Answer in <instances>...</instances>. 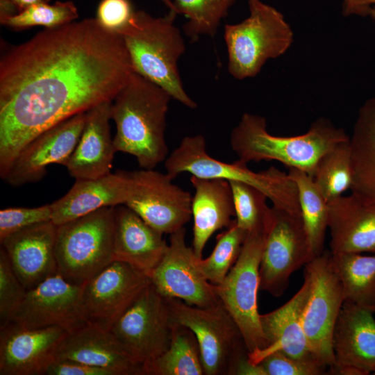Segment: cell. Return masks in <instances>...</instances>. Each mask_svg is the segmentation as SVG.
Returning a JSON list of instances; mask_svg holds the SVG:
<instances>
[{
    "instance_id": "obj_15",
    "label": "cell",
    "mask_w": 375,
    "mask_h": 375,
    "mask_svg": "<svg viewBox=\"0 0 375 375\" xmlns=\"http://www.w3.org/2000/svg\"><path fill=\"white\" fill-rule=\"evenodd\" d=\"M82 293L83 285L70 283L58 272L27 290L12 322L24 328L58 326L71 332L88 322Z\"/></svg>"
},
{
    "instance_id": "obj_44",
    "label": "cell",
    "mask_w": 375,
    "mask_h": 375,
    "mask_svg": "<svg viewBox=\"0 0 375 375\" xmlns=\"http://www.w3.org/2000/svg\"><path fill=\"white\" fill-rule=\"evenodd\" d=\"M160 1L169 9V10L175 11L173 1H171V0H160Z\"/></svg>"
},
{
    "instance_id": "obj_23",
    "label": "cell",
    "mask_w": 375,
    "mask_h": 375,
    "mask_svg": "<svg viewBox=\"0 0 375 375\" xmlns=\"http://www.w3.org/2000/svg\"><path fill=\"white\" fill-rule=\"evenodd\" d=\"M331 253H375V202L351 193L328 202Z\"/></svg>"
},
{
    "instance_id": "obj_35",
    "label": "cell",
    "mask_w": 375,
    "mask_h": 375,
    "mask_svg": "<svg viewBox=\"0 0 375 375\" xmlns=\"http://www.w3.org/2000/svg\"><path fill=\"white\" fill-rule=\"evenodd\" d=\"M78 17V10L71 1H56L53 4L42 3L33 5L23 11L1 17V24L15 30L33 26L56 28L74 22Z\"/></svg>"
},
{
    "instance_id": "obj_36",
    "label": "cell",
    "mask_w": 375,
    "mask_h": 375,
    "mask_svg": "<svg viewBox=\"0 0 375 375\" xmlns=\"http://www.w3.org/2000/svg\"><path fill=\"white\" fill-rule=\"evenodd\" d=\"M231 185L237 225L247 233L266 228L271 207L268 198L257 188L239 181Z\"/></svg>"
},
{
    "instance_id": "obj_45",
    "label": "cell",
    "mask_w": 375,
    "mask_h": 375,
    "mask_svg": "<svg viewBox=\"0 0 375 375\" xmlns=\"http://www.w3.org/2000/svg\"><path fill=\"white\" fill-rule=\"evenodd\" d=\"M369 17L374 20L375 21V5L372 7L371 11H370V13H369Z\"/></svg>"
},
{
    "instance_id": "obj_11",
    "label": "cell",
    "mask_w": 375,
    "mask_h": 375,
    "mask_svg": "<svg viewBox=\"0 0 375 375\" xmlns=\"http://www.w3.org/2000/svg\"><path fill=\"white\" fill-rule=\"evenodd\" d=\"M304 272L310 277L311 287L303 312V328L311 353L328 371L334 364L333 331L344 302L342 286L330 251L314 258L305 266Z\"/></svg>"
},
{
    "instance_id": "obj_27",
    "label": "cell",
    "mask_w": 375,
    "mask_h": 375,
    "mask_svg": "<svg viewBox=\"0 0 375 375\" xmlns=\"http://www.w3.org/2000/svg\"><path fill=\"white\" fill-rule=\"evenodd\" d=\"M194 189L191 210L193 217L192 249L201 258L208 240L217 231L233 223L235 210L232 191L228 181L191 176Z\"/></svg>"
},
{
    "instance_id": "obj_19",
    "label": "cell",
    "mask_w": 375,
    "mask_h": 375,
    "mask_svg": "<svg viewBox=\"0 0 375 375\" xmlns=\"http://www.w3.org/2000/svg\"><path fill=\"white\" fill-rule=\"evenodd\" d=\"M369 309L344 302L333 335L328 374L368 375L375 369V319Z\"/></svg>"
},
{
    "instance_id": "obj_39",
    "label": "cell",
    "mask_w": 375,
    "mask_h": 375,
    "mask_svg": "<svg viewBox=\"0 0 375 375\" xmlns=\"http://www.w3.org/2000/svg\"><path fill=\"white\" fill-rule=\"evenodd\" d=\"M51 204L35 208H7L0 210V240L25 228L51 221Z\"/></svg>"
},
{
    "instance_id": "obj_47",
    "label": "cell",
    "mask_w": 375,
    "mask_h": 375,
    "mask_svg": "<svg viewBox=\"0 0 375 375\" xmlns=\"http://www.w3.org/2000/svg\"><path fill=\"white\" fill-rule=\"evenodd\" d=\"M372 374L375 375V369H374V371L373 372Z\"/></svg>"
},
{
    "instance_id": "obj_3",
    "label": "cell",
    "mask_w": 375,
    "mask_h": 375,
    "mask_svg": "<svg viewBox=\"0 0 375 375\" xmlns=\"http://www.w3.org/2000/svg\"><path fill=\"white\" fill-rule=\"evenodd\" d=\"M349 139L342 128L323 117L315 120L303 134L274 135L267 130L265 117L246 112L231 131L230 145L238 159L246 163L276 160L312 178L320 158Z\"/></svg>"
},
{
    "instance_id": "obj_13",
    "label": "cell",
    "mask_w": 375,
    "mask_h": 375,
    "mask_svg": "<svg viewBox=\"0 0 375 375\" xmlns=\"http://www.w3.org/2000/svg\"><path fill=\"white\" fill-rule=\"evenodd\" d=\"M128 192L124 205L160 233L172 234L192 217V196L167 173L147 169L126 172Z\"/></svg>"
},
{
    "instance_id": "obj_37",
    "label": "cell",
    "mask_w": 375,
    "mask_h": 375,
    "mask_svg": "<svg viewBox=\"0 0 375 375\" xmlns=\"http://www.w3.org/2000/svg\"><path fill=\"white\" fill-rule=\"evenodd\" d=\"M27 290L15 275L8 256L0 249V328L12 320L24 301Z\"/></svg>"
},
{
    "instance_id": "obj_40",
    "label": "cell",
    "mask_w": 375,
    "mask_h": 375,
    "mask_svg": "<svg viewBox=\"0 0 375 375\" xmlns=\"http://www.w3.org/2000/svg\"><path fill=\"white\" fill-rule=\"evenodd\" d=\"M135 12L130 0H101L96 19L105 29L119 34L129 24Z\"/></svg>"
},
{
    "instance_id": "obj_41",
    "label": "cell",
    "mask_w": 375,
    "mask_h": 375,
    "mask_svg": "<svg viewBox=\"0 0 375 375\" xmlns=\"http://www.w3.org/2000/svg\"><path fill=\"white\" fill-rule=\"evenodd\" d=\"M47 375H115L110 370L82 362L56 360L49 368Z\"/></svg>"
},
{
    "instance_id": "obj_6",
    "label": "cell",
    "mask_w": 375,
    "mask_h": 375,
    "mask_svg": "<svg viewBox=\"0 0 375 375\" xmlns=\"http://www.w3.org/2000/svg\"><path fill=\"white\" fill-rule=\"evenodd\" d=\"M249 16L224 26L228 70L238 80L257 76L265 63L284 55L294 33L284 15L261 0H248Z\"/></svg>"
},
{
    "instance_id": "obj_5",
    "label": "cell",
    "mask_w": 375,
    "mask_h": 375,
    "mask_svg": "<svg viewBox=\"0 0 375 375\" xmlns=\"http://www.w3.org/2000/svg\"><path fill=\"white\" fill-rule=\"evenodd\" d=\"M164 162L166 173L173 179L186 172L200 178L242 182L263 192L272 206L301 215L297 186L288 174L274 167L254 172L239 159L229 163L214 158L208 153L201 135L183 138Z\"/></svg>"
},
{
    "instance_id": "obj_21",
    "label": "cell",
    "mask_w": 375,
    "mask_h": 375,
    "mask_svg": "<svg viewBox=\"0 0 375 375\" xmlns=\"http://www.w3.org/2000/svg\"><path fill=\"white\" fill-rule=\"evenodd\" d=\"M310 287V277L304 272L302 286L288 301L272 312L260 315L267 347L248 353L251 363L258 364L266 356L276 351L297 359H316L310 351L302 324L303 312Z\"/></svg>"
},
{
    "instance_id": "obj_17",
    "label": "cell",
    "mask_w": 375,
    "mask_h": 375,
    "mask_svg": "<svg viewBox=\"0 0 375 375\" xmlns=\"http://www.w3.org/2000/svg\"><path fill=\"white\" fill-rule=\"evenodd\" d=\"M86 120V112L77 114L45 130L31 140L19 153L3 180L19 186L37 182L48 165L67 166Z\"/></svg>"
},
{
    "instance_id": "obj_9",
    "label": "cell",
    "mask_w": 375,
    "mask_h": 375,
    "mask_svg": "<svg viewBox=\"0 0 375 375\" xmlns=\"http://www.w3.org/2000/svg\"><path fill=\"white\" fill-rule=\"evenodd\" d=\"M265 231L247 233L234 265L220 284H213L221 302L240 328L249 353L267 347L257 303Z\"/></svg>"
},
{
    "instance_id": "obj_34",
    "label": "cell",
    "mask_w": 375,
    "mask_h": 375,
    "mask_svg": "<svg viewBox=\"0 0 375 375\" xmlns=\"http://www.w3.org/2000/svg\"><path fill=\"white\" fill-rule=\"evenodd\" d=\"M247 233L237 225L235 219L217 236V242L206 258H197L196 264L210 283L220 284L238 260Z\"/></svg>"
},
{
    "instance_id": "obj_24",
    "label": "cell",
    "mask_w": 375,
    "mask_h": 375,
    "mask_svg": "<svg viewBox=\"0 0 375 375\" xmlns=\"http://www.w3.org/2000/svg\"><path fill=\"white\" fill-rule=\"evenodd\" d=\"M112 102H103L86 112L83 130L66 166L76 180L97 178L111 173L117 152L110 129Z\"/></svg>"
},
{
    "instance_id": "obj_14",
    "label": "cell",
    "mask_w": 375,
    "mask_h": 375,
    "mask_svg": "<svg viewBox=\"0 0 375 375\" xmlns=\"http://www.w3.org/2000/svg\"><path fill=\"white\" fill-rule=\"evenodd\" d=\"M149 283L148 275L127 262L114 260L83 285L88 322L110 330Z\"/></svg>"
},
{
    "instance_id": "obj_31",
    "label": "cell",
    "mask_w": 375,
    "mask_h": 375,
    "mask_svg": "<svg viewBox=\"0 0 375 375\" xmlns=\"http://www.w3.org/2000/svg\"><path fill=\"white\" fill-rule=\"evenodd\" d=\"M288 174L297 186L303 226L312 253L318 256L324 251L328 228V201L316 186L313 178L307 173L296 168H289Z\"/></svg>"
},
{
    "instance_id": "obj_8",
    "label": "cell",
    "mask_w": 375,
    "mask_h": 375,
    "mask_svg": "<svg viewBox=\"0 0 375 375\" xmlns=\"http://www.w3.org/2000/svg\"><path fill=\"white\" fill-rule=\"evenodd\" d=\"M167 299L174 322L189 328L197 337L204 374L234 375L249 351L240 328L223 303L201 308Z\"/></svg>"
},
{
    "instance_id": "obj_20",
    "label": "cell",
    "mask_w": 375,
    "mask_h": 375,
    "mask_svg": "<svg viewBox=\"0 0 375 375\" xmlns=\"http://www.w3.org/2000/svg\"><path fill=\"white\" fill-rule=\"evenodd\" d=\"M56 228L51 221L42 222L0 240L15 275L27 290L58 272Z\"/></svg>"
},
{
    "instance_id": "obj_28",
    "label": "cell",
    "mask_w": 375,
    "mask_h": 375,
    "mask_svg": "<svg viewBox=\"0 0 375 375\" xmlns=\"http://www.w3.org/2000/svg\"><path fill=\"white\" fill-rule=\"evenodd\" d=\"M351 192L375 202V96L358 110L350 137Z\"/></svg>"
},
{
    "instance_id": "obj_29",
    "label": "cell",
    "mask_w": 375,
    "mask_h": 375,
    "mask_svg": "<svg viewBox=\"0 0 375 375\" xmlns=\"http://www.w3.org/2000/svg\"><path fill=\"white\" fill-rule=\"evenodd\" d=\"M200 348L195 334L174 324L171 343L164 352L142 365V375H203Z\"/></svg>"
},
{
    "instance_id": "obj_33",
    "label": "cell",
    "mask_w": 375,
    "mask_h": 375,
    "mask_svg": "<svg viewBox=\"0 0 375 375\" xmlns=\"http://www.w3.org/2000/svg\"><path fill=\"white\" fill-rule=\"evenodd\" d=\"M236 0H174L177 14L184 15L188 22L183 31L194 42L202 35L213 37L229 9Z\"/></svg>"
},
{
    "instance_id": "obj_30",
    "label": "cell",
    "mask_w": 375,
    "mask_h": 375,
    "mask_svg": "<svg viewBox=\"0 0 375 375\" xmlns=\"http://www.w3.org/2000/svg\"><path fill=\"white\" fill-rule=\"evenodd\" d=\"M331 261L341 282L344 302L367 308L374 306L375 254L331 253Z\"/></svg>"
},
{
    "instance_id": "obj_7",
    "label": "cell",
    "mask_w": 375,
    "mask_h": 375,
    "mask_svg": "<svg viewBox=\"0 0 375 375\" xmlns=\"http://www.w3.org/2000/svg\"><path fill=\"white\" fill-rule=\"evenodd\" d=\"M115 207H105L57 226L58 273L76 285L85 283L113 259Z\"/></svg>"
},
{
    "instance_id": "obj_32",
    "label": "cell",
    "mask_w": 375,
    "mask_h": 375,
    "mask_svg": "<svg viewBox=\"0 0 375 375\" xmlns=\"http://www.w3.org/2000/svg\"><path fill=\"white\" fill-rule=\"evenodd\" d=\"M312 178L328 202L351 189L352 164L350 139L338 144L320 158Z\"/></svg>"
},
{
    "instance_id": "obj_22",
    "label": "cell",
    "mask_w": 375,
    "mask_h": 375,
    "mask_svg": "<svg viewBox=\"0 0 375 375\" xmlns=\"http://www.w3.org/2000/svg\"><path fill=\"white\" fill-rule=\"evenodd\" d=\"M56 360L104 368L115 375H142V366L131 358L111 331L90 322L67 333Z\"/></svg>"
},
{
    "instance_id": "obj_12",
    "label": "cell",
    "mask_w": 375,
    "mask_h": 375,
    "mask_svg": "<svg viewBox=\"0 0 375 375\" xmlns=\"http://www.w3.org/2000/svg\"><path fill=\"white\" fill-rule=\"evenodd\" d=\"M174 324L167 299L151 282L110 331L131 358L142 366L167 349Z\"/></svg>"
},
{
    "instance_id": "obj_4",
    "label": "cell",
    "mask_w": 375,
    "mask_h": 375,
    "mask_svg": "<svg viewBox=\"0 0 375 375\" xmlns=\"http://www.w3.org/2000/svg\"><path fill=\"white\" fill-rule=\"evenodd\" d=\"M177 15L169 10L162 17H153L144 10L135 11L119 35L135 72L162 88L172 99L194 109L197 103L185 90L178 68L185 45L174 24Z\"/></svg>"
},
{
    "instance_id": "obj_26",
    "label": "cell",
    "mask_w": 375,
    "mask_h": 375,
    "mask_svg": "<svg viewBox=\"0 0 375 375\" xmlns=\"http://www.w3.org/2000/svg\"><path fill=\"white\" fill-rule=\"evenodd\" d=\"M128 185L125 171L97 178L76 180L66 194L51 203V222L58 226L102 208L124 204Z\"/></svg>"
},
{
    "instance_id": "obj_25",
    "label": "cell",
    "mask_w": 375,
    "mask_h": 375,
    "mask_svg": "<svg viewBox=\"0 0 375 375\" xmlns=\"http://www.w3.org/2000/svg\"><path fill=\"white\" fill-rule=\"evenodd\" d=\"M168 244L162 233L122 204L115 207L113 259L130 264L150 276Z\"/></svg>"
},
{
    "instance_id": "obj_2",
    "label": "cell",
    "mask_w": 375,
    "mask_h": 375,
    "mask_svg": "<svg viewBox=\"0 0 375 375\" xmlns=\"http://www.w3.org/2000/svg\"><path fill=\"white\" fill-rule=\"evenodd\" d=\"M172 97L162 88L133 72L112 102L116 151L133 156L143 169H154L168 156L167 114Z\"/></svg>"
},
{
    "instance_id": "obj_1",
    "label": "cell",
    "mask_w": 375,
    "mask_h": 375,
    "mask_svg": "<svg viewBox=\"0 0 375 375\" xmlns=\"http://www.w3.org/2000/svg\"><path fill=\"white\" fill-rule=\"evenodd\" d=\"M135 72L122 37L87 18L45 28L0 59V176L53 126L112 101Z\"/></svg>"
},
{
    "instance_id": "obj_43",
    "label": "cell",
    "mask_w": 375,
    "mask_h": 375,
    "mask_svg": "<svg viewBox=\"0 0 375 375\" xmlns=\"http://www.w3.org/2000/svg\"><path fill=\"white\" fill-rule=\"evenodd\" d=\"M51 0H0V18L17 14L38 3H49Z\"/></svg>"
},
{
    "instance_id": "obj_10",
    "label": "cell",
    "mask_w": 375,
    "mask_h": 375,
    "mask_svg": "<svg viewBox=\"0 0 375 375\" xmlns=\"http://www.w3.org/2000/svg\"><path fill=\"white\" fill-rule=\"evenodd\" d=\"M315 257L301 215L271 207L259 269L260 290L282 296L291 275Z\"/></svg>"
},
{
    "instance_id": "obj_46",
    "label": "cell",
    "mask_w": 375,
    "mask_h": 375,
    "mask_svg": "<svg viewBox=\"0 0 375 375\" xmlns=\"http://www.w3.org/2000/svg\"><path fill=\"white\" fill-rule=\"evenodd\" d=\"M368 309H369L372 312H373L374 313H375V306H373V307H372V308H368Z\"/></svg>"
},
{
    "instance_id": "obj_38",
    "label": "cell",
    "mask_w": 375,
    "mask_h": 375,
    "mask_svg": "<svg viewBox=\"0 0 375 375\" xmlns=\"http://www.w3.org/2000/svg\"><path fill=\"white\" fill-rule=\"evenodd\" d=\"M265 375H322L328 368L316 359H297L276 351L259 362Z\"/></svg>"
},
{
    "instance_id": "obj_42",
    "label": "cell",
    "mask_w": 375,
    "mask_h": 375,
    "mask_svg": "<svg viewBox=\"0 0 375 375\" xmlns=\"http://www.w3.org/2000/svg\"><path fill=\"white\" fill-rule=\"evenodd\" d=\"M375 0H342V15L344 17L369 16Z\"/></svg>"
},
{
    "instance_id": "obj_16",
    "label": "cell",
    "mask_w": 375,
    "mask_h": 375,
    "mask_svg": "<svg viewBox=\"0 0 375 375\" xmlns=\"http://www.w3.org/2000/svg\"><path fill=\"white\" fill-rule=\"evenodd\" d=\"M183 227L170 234V242L160 263L150 275L152 285L166 298H176L197 307L221 302L213 284L199 270L192 248L185 243Z\"/></svg>"
},
{
    "instance_id": "obj_18",
    "label": "cell",
    "mask_w": 375,
    "mask_h": 375,
    "mask_svg": "<svg viewBox=\"0 0 375 375\" xmlns=\"http://www.w3.org/2000/svg\"><path fill=\"white\" fill-rule=\"evenodd\" d=\"M67 333L58 326L28 328L12 322L0 328V375L47 374Z\"/></svg>"
}]
</instances>
